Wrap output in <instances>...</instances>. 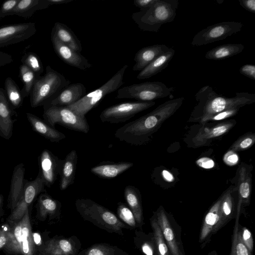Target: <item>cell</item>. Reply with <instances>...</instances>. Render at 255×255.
Wrapping results in <instances>:
<instances>
[{"label": "cell", "instance_id": "obj_1", "mask_svg": "<svg viewBox=\"0 0 255 255\" xmlns=\"http://www.w3.org/2000/svg\"><path fill=\"white\" fill-rule=\"evenodd\" d=\"M184 100V97H179L165 102L150 113L117 129L115 137L135 146L145 144L161 124L180 108Z\"/></svg>", "mask_w": 255, "mask_h": 255}, {"label": "cell", "instance_id": "obj_2", "mask_svg": "<svg viewBox=\"0 0 255 255\" xmlns=\"http://www.w3.org/2000/svg\"><path fill=\"white\" fill-rule=\"evenodd\" d=\"M195 97L198 104L194 113L200 114L199 118L202 124L208 117L215 114L231 109L241 108L255 102V94L237 92L235 96L228 98L217 94L208 85L201 88Z\"/></svg>", "mask_w": 255, "mask_h": 255}, {"label": "cell", "instance_id": "obj_3", "mask_svg": "<svg viewBox=\"0 0 255 255\" xmlns=\"http://www.w3.org/2000/svg\"><path fill=\"white\" fill-rule=\"evenodd\" d=\"M178 0H155L149 7L132 13L131 18L142 31L157 32L161 26L174 20Z\"/></svg>", "mask_w": 255, "mask_h": 255}, {"label": "cell", "instance_id": "obj_4", "mask_svg": "<svg viewBox=\"0 0 255 255\" xmlns=\"http://www.w3.org/2000/svg\"><path fill=\"white\" fill-rule=\"evenodd\" d=\"M77 212L85 220L107 232L123 235V229L128 228L112 211L87 198L77 199L75 201Z\"/></svg>", "mask_w": 255, "mask_h": 255}, {"label": "cell", "instance_id": "obj_5", "mask_svg": "<svg viewBox=\"0 0 255 255\" xmlns=\"http://www.w3.org/2000/svg\"><path fill=\"white\" fill-rule=\"evenodd\" d=\"M69 84L70 80L47 66L45 74L37 77L32 87L29 95L31 107L36 108L47 104Z\"/></svg>", "mask_w": 255, "mask_h": 255}, {"label": "cell", "instance_id": "obj_6", "mask_svg": "<svg viewBox=\"0 0 255 255\" xmlns=\"http://www.w3.org/2000/svg\"><path fill=\"white\" fill-rule=\"evenodd\" d=\"M128 67V65H124L102 86L66 107L79 116L85 117L86 115L96 107L104 97L118 90L123 85L124 75Z\"/></svg>", "mask_w": 255, "mask_h": 255}, {"label": "cell", "instance_id": "obj_7", "mask_svg": "<svg viewBox=\"0 0 255 255\" xmlns=\"http://www.w3.org/2000/svg\"><path fill=\"white\" fill-rule=\"evenodd\" d=\"M174 91L161 82H145L133 84L120 88L118 99H133L139 102H150L168 97Z\"/></svg>", "mask_w": 255, "mask_h": 255}, {"label": "cell", "instance_id": "obj_8", "mask_svg": "<svg viewBox=\"0 0 255 255\" xmlns=\"http://www.w3.org/2000/svg\"><path fill=\"white\" fill-rule=\"evenodd\" d=\"M43 118L48 124L55 128L59 124L68 129L87 133L90 126L86 117L77 115L66 107L45 105Z\"/></svg>", "mask_w": 255, "mask_h": 255}, {"label": "cell", "instance_id": "obj_9", "mask_svg": "<svg viewBox=\"0 0 255 255\" xmlns=\"http://www.w3.org/2000/svg\"><path fill=\"white\" fill-rule=\"evenodd\" d=\"M155 104L154 101L120 103L104 109L100 115V119L103 123H123L137 114L152 107Z\"/></svg>", "mask_w": 255, "mask_h": 255}, {"label": "cell", "instance_id": "obj_10", "mask_svg": "<svg viewBox=\"0 0 255 255\" xmlns=\"http://www.w3.org/2000/svg\"><path fill=\"white\" fill-rule=\"evenodd\" d=\"M243 27L240 22L224 21L208 26L198 32L191 43L192 46H202L225 39L240 32Z\"/></svg>", "mask_w": 255, "mask_h": 255}, {"label": "cell", "instance_id": "obj_11", "mask_svg": "<svg viewBox=\"0 0 255 255\" xmlns=\"http://www.w3.org/2000/svg\"><path fill=\"white\" fill-rule=\"evenodd\" d=\"M45 186L39 173L33 180H25L22 196L14 209L11 212L7 220L8 222L19 221L38 195L45 191Z\"/></svg>", "mask_w": 255, "mask_h": 255}, {"label": "cell", "instance_id": "obj_12", "mask_svg": "<svg viewBox=\"0 0 255 255\" xmlns=\"http://www.w3.org/2000/svg\"><path fill=\"white\" fill-rule=\"evenodd\" d=\"M35 23L26 22L0 27V48L25 41L36 32Z\"/></svg>", "mask_w": 255, "mask_h": 255}, {"label": "cell", "instance_id": "obj_13", "mask_svg": "<svg viewBox=\"0 0 255 255\" xmlns=\"http://www.w3.org/2000/svg\"><path fill=\"white\" fill-rule=\"evenodd\" d=\"M62 160L48 149L43 150L38 158L39 173L45 186L50 187L59 174Z\"/></svg>", "mask_w": 255, "mask_h": 255}, {"label": "cell", "instance_id": "obj_14", "mask_svg": "<svg viewBox=\"0 0 255 255\" xmlns=\"http://www.w3.org/2000/svg\"><path fill=\"white\" fill-rule=\"evenodd\" d=\"M51 40L55 53L65 63L82 70L92 67L88 60L80 53L63 44L53 35H51Z\"/></svg>", "mask_w": 255, "mask_h": 255}, {"label": "cell", "instance_id": "obj_15", "mask_svg": "<svg viewBox=\"0 0 255 255\" xmlns=\"http://www.w3.org/2000/svg\"><path fill=\"white\" fill-rule=\"evenodd\" d=\"M79 249L72 238H52L43 243L38 255H76Z\"/></svg>", "mask_w": 255, "mask_h": 255}, {"label": "cell", "instance_id": "obj_16", "mask_svg": "<svg viewBox=\"0 0 255 255\" xmlns=\"http://www.w3.org/2000/svg\"><path fill=\"white\" fill-rule=\"evenodd\" d=\"M86 94V88L82 83L71 84L63 89L54 98L44 106L66 107L78 101Z\"/></svg>", "mask_w": 255, "mask_h": 255}, {"label": "cell", "instance_id": "obj_17", "mask_svg": "<svg viewBox=\"0 0 255 255\" xmlns=\"http://www.w3.org/2000/svg\"><path fill=\"white\" fill-rule=\"evenodd\" d=\"M16 114L7 98L5 90L0 88V136L9 139L12 135L13 127L16 119H13Z\"/></svg>", "mask_w": 255, "mask_h": 255}, {"label": "cell", "instance_id": "obj_18", "mask_svg": "<svg viewBox=\"0 0 255 255\" xmlns=\"http://www.w3.org/2000/svg\"><path fill=\"white\" fill-rule=\"evenodd\" d=\"M25 167L23 163L16 165L13 171L7 207L12 212L20 199L24 186Z\"/></svg>", "mask_w": 255, "mask_h": 255}, {"label": "cell", "instance_id": "obj_19", "mask_svg": "<svg viewBox=\"0 0 255 255\" xmlns=\"http://www.w3.org/2000/svg\"><path fill=\"white\" fill-rule=\"evenodd\" d=\"M169 48L166 45L158 44L141 48L135 54L133 60L135 63L132 67V70L134 71H141Z\"/></svg>", "mask_w": 255, "mask_h": 255}, {"label": "cell", "instance_id": "obj_20", "mask_svg": "<svg viewBox=\"0 0 255 255\" xmlns=\"http://www.w3.org/2000/svg\"><path fill=\"white\" fill-rule=\"evenodd\" d=\"M78 155L75 150H72L62 160L59 170L60 188L62 191L66 190L74 182Z\"/></svg>", "mask_w": 255, "mask_h": 255}, {"label": "cell", "instance_id": "obj_21", "mask_svg": "<svg viewBox=\"0 0 255 255\" xmlns=\"http://www.w3.org/2000/svg\"><path fill=\"white\" fill-rule=\"evenodd\" d=\"M133 165V163L128 161H104L92 167L90 171L100 178L111 179L121 174Z\"/></svg>", "mask_w": 255, "mask_h": 255}, {"label": "cell", "instance_id": "obj_22", "mask_svg": "<svg viewBox=\"0 0 255 255\" xmlns=\"http://www.w3.org/2000/svg\"><path fill=\"white\" fill-rule=\"evenodd\" d=\"M26 115L33 130L51 142H58L66 138L64 133L52 127L35 115L26 113Z\"/></svg>", "mask_w": 255, "mask_h": 255}, {"label": "cell", "instance_id": "obj_23", "mask_svg": "<svg viewBox=\"0 0 255 255\" xmlns=\"http://www.w3.org/2000/svg\"><path fill=\"white\" fill-rule=\"evenodd\" d=\"M234 120L221 123L211 128H201L193 139L196 145H201L213 138L228 132L235 125Z\"/></svg>", "mask_w": 255, "mask_h": 255}, {"label": "cell", "instance_id": "obj_24", "mask_svg": "<svg viewBox=\"0 0 255 255\" xmlns=\"http://www.w3.org/2000/svg\"><path fill=\"white\" fill-rule=\"evenodd\" d=\"M239 200L237 205V217L239 216L241 207L243 203L250 201L252 192V177L247 167L242 163L239 171L238 182Z\"/></svg>", "mask_w": 255, "mask_h": 255}, {"label": "cell", "instance_id": "obj_25", "mask_svg": "<svg viewBox=\"0 0 255 255\" xmlns=\"http://www.w3.org/2000/svg\"><path fill=\"white\" fill-rule=\"evenodd\" d=\"M175 52L174 49L169 48L167 51L157 57L140 71L136 76L137 79L139 80L148 79L162 71L168 65Z\"/></svg>", "mask_w": 255, "mask_h": 255}, {"label": "cell", "instance_id": "obj_26", "mask_svg": "<svg viewBox=\"0 0 255 255\" xmlns=\"http://www.w3.org/2000/svg\"><path fill=\"white\" fill-rule=\"evenodd\" d=\"M51 35L55 36L60 42L75 51L80 53L82 44L72 29L66 24L59 22L54 23Z\"/></svg>", "mask_w": 255, "mask_h": 255}, {"label": "cell", "instance_id": "obj_27", "mask_svg": "<svg viewBox=\"0 0 255 255\" xmlns=\"http://www.w3.org/2000/svg\"><path fill=\"white\" fill-rule=\"evenodd\" d=\"M37 214L41 219L47 216L53 217L59 214L61 203L46 193H42L38 196L37 203Z\"/></svg>", "mask_w": 255, "mask_h": 255}, {"label": "cell", "instance_id": "obj_28", "mask_svg": "<svg viewBox=\"0 0 255 255\" xmlns=\"http://www.w3.org/2000/svg\"><path fill=\"white\" fill-rule=\"evenodd\" d=\"M20 220L21 224V255H36L28 209L26 210L23 216Z\"/></svg>", "mask_w": 255, "mask_h": 255}, {"label": "cell", "instance_id": "obj_29", "mask_svg": "<svg viewBox=\"0 0 255 255\" xmlns=\"http://www.w3.org/2000/svg\"><path fill=\"white\" fill-rule=\"evenodd\" d=\"M156 221L172 255H181L175 235L163 209H160L157 212Z\"/></svg>", "mask_w": 255, "mask_h": 255}, {"label": "cell", "instance_id": "obj_30", "mask_svg": "<svg viewBox=\"0 0 255 255\" xmlns=\"http://www.w3.org/2000/svg\"><path fill=\"white\" fill-rule=\"evenodd\" d=\"M47 0H19L12 12V15L29 18L37 10L50 6Z\"/></svg>", "mask_w": 255, "mask_h": 255}, {"label": "cell", "instance_id": "obj_31", "mask_svg": "<svg viewBox=\"0 0 255 255\" xmlns=\"http://www.w3.org/2000/svg\"><path fill=\"white\" fill-rule=\"evenodd\" d=\"M124 197L133 214L136 224H141L143 221V213L138 189L132 185L127 186L124 189Z\"/></svg>", "mask_w": 255, "mask_h": 255}, {"label": "cell", "instance_id": "obj_32", "mask_svg": "<svg viewBox=\"0 0 255 255\" xmlns=\"http://www.w3.org/2000/svg\"><path fill=\"white\" fill-rule=\"evenodd\" d=\"M245 46L241 43L223 44L208 51L205 57L207 59L221 60L241 53Z\"/></svg>", "mask_w": 255, "mask_h": 255}, {"label": "cell", "instance_id": "obj_33", "mask_svg": "<svg viewBox=\"0 0 255 255\" xmlns=\"http://www.w3.org/2000/svg\"><path fill=\"white\" fill-rule=\"evenodd\" d=\"M234 188L231 187L220 198L219 209V220L213 232H215L223 226L231 218L233 209V199L232 193Z\"/></svg>", "mask_w": 255, "mask_h": 255}, {"label": "cell", "instance_id": "obj_34", "mask_svg": "<svg viewBox=\"0 0 255 255\" xmlns=\"http://www.w3.org/2000/svg\"><path fill=\"white\" fill-rule=\"evenodd\" d=\"M220 198L212 206L206 214L200 235V242L204 241L213 232L219 220Z\"/></svg>", "mask_w": 255, "mask_h": 255}, {"label": "cell", "instance_id": "obj_35", "mask_svg": "<svg viewBox=\"0 0 255 255\" xmlns=\"http://www.w3.org/2000/svg\"><path fill=\"white\" fill-rule=\"evenodd\" d=\"M10 225V239L5 250L12 255H21V224L19 220L16 222H9Z\"/></svg>", "mask_w": 255, "mask_h": 255}, {"label": "cell", "instance_id": "obj_36", "mask_svg": "<svg viewBox=\"0 0 255 255\" xmlns=\"http://www.w3.org/2000/svg\"><path fill=\"white\" fill-rule=\"evenodd\" d=\"M4 89L7 98L13 110L20 107L24 99L21 90L10 77H7L4 82Z\"/></svg>", "mask_w": 255, "mask_h": 255}, {"label": "cell", "instance_id": "obj_37", "mask_svg": "<svg viewBox=\"0 0 255 255\" xmlns=\"http://www.w3.org/2000/svg\"><path fill=\"white\" fill-rule=\"evenodd\" d=\"M19 76L23 84L21 92L23 98H24L30 95L37 77L24 64H21L19 67Z\"/></svg>", "mask_w": 255, "mask_h": 255}, {"label": "cell", "instance_id": "obj_38", "mask_svg": "<svg viewBox=\"0 0 255 255\" xmlns=\"http://www.w3.org/2000/svg\"><path fill=\"white\" fill-rule=\"evenodd\" d=\"M22 64L26 65L38 77L44 71L42 63L38 55L32 52L25 53L21 58Z\"/></svg>", "mask_w": 255, "mask_h": 255}, {"label": "cell", "instance_id": "obj_39", "mask_svg": "<svg viewBox=\"0 0 255 255\" xmlns=\"http://www.w3.org/2000/svg\"><path fill=\"white\" fill-rule=\"evenodd\" d=\"M123 253L117 247L105 244H96L87 250L85 255H119Z\"/></svg>", "mask_w": 255, "mask_h": 255}, {"label": "cell", "instance_id": "obj_40", "mask_svg": "<svg viewBox=\"0 0 255 255\" xmlns=\"http://www.w3.org/2000/svg\"><path fill=\"white\" fill-rule=\"evenodd\" d=\"M153 231L154 240L157 246L158 255H169L167 246H166L161 229L156 219H153L151 222Z\"/></svg>", "mask_w": 255, "mask_h": 255}, {"label": "cell", "instance_id": "obj_41", "mask_svg": "<svg viewBox=\"0 0 255 255\" xmlns=\"http://www.w3.org/2000/svg\"><path fill=\"white\" fill-rule=\"evenodd\" d=\"M238 219L239 218L237 217L231 250L233 251L234 255H251V253L241 241L238 235Z\"/></svg>", "mask_w": 255, "mask_h": 255}, {"label": "cell", "instance_id": "obj_42", "mask_svg": "<svg viewBox=\"0 0 255 255\" xmlns=\"http://www.w3.org/2000/svg\"><path fill=\"white\" fill-rule=\"evenodd\" d=\"M255 142V134L247 133L240 137L230 146L229 149L235 152L245 150L252 147Z\"/></svg>", "mask_w": 255, "mask_h": 255}, {"label": "cell", "instance_id": "obj_43", "mask_svg": "<svg viewBox=\"0 0 255 255\" xmlns=\"http://www.w3.org/2000/svg\"><path fill=\"white\" fill-rule=\"evenodd\" d=\"M117 214L120 219L126 225L134 228L136 226V222L134 216L131 210L124 203L119 202L117 208Z\"/></svg>", "mask_w": 255, "mask_h": 255}, {"label": "cell", "instance_id": "obj_44", "mask_svg": "<svg viewBox=\"0 0 255 255\" xmlns=\"http://www.w3.org/2000/svg\"><path fill=\"white\" fill-rule=\"evenodd\" d=\"M240 108H233L225 110L215 114L208 117L204 122V124L209 121H221L236 115Z\"/></svg>", "mask_w": 255, "mask_h": 255}, {"label": "cell", "instance_id": "obj_45", "mask_svg": "<svg viewBox=\"0 0 255 255\" xmlns=\"http://www.w3.org/2000/svg\"><path fill=\"white\" fill-rule=\"evenodd\" d=\"M238 234L241 241L251 253L253 250L254 242L252 233L250 230L246 227H243L240 231L238 230Z\"/></svg>", "mask_w": 255, "mask_h": 255}, {"label": "cell", "instance_id": "obj_46", "mask_svg": "<svg viewBox=\"0 0 255 255\" xmlns=\"http://www.w3.org/2000/svg\"><path fill=\"white\" fill-rule=\"evenodd\" d=\"M19 0H8L3 2L0 8V20L12 15V12Z\"/></svg>", "mask_w": 255, "mask_h": 255}, {"label": "cell", "instance_id": "obj_47", "mask_svg": "<svg viewBox=\"0 0 255 255\" xmlns=\"http://www.w3.org/2000/svg\"><path fill=\"white\" fill-rule=\"evenodd\" d=\"M10 225L4 224L0 228V250L4 249L8 245L10 239Z\"/></svg>", "mask_w": 255, "mask_h": 255}, {"label": "cell", "instance_id": "obj_48", "mask_svg": "<svg viewBox=\"0 0 255 255\" xmlns=\"http://www.w3.org/2000/svg\"><path fill=\"white\" fill-rule=\"evenodd\" d=\"M223 159L227 165L234 166L238 163L239 157L235 151L229 149L224 154Z\"/></svg>", "mask_w": 255, "mask_h": 255}, {"label": "cell", "instance_id": "obj_49", "mask_svg": "<svg viewBox=\"0 0 255 255\" xmlns=\"http://www.w3.org/2000/svg\"><path fill=\"white\" fill-rule=\"evenodd\" d=\"M240 73L250 79L255 80V65L249 64L244 65L240 68Z\"/></svg>", "mask_w": 255, "mask_h": 255}, {"label": "cell", "instance_id": "obj_50", "mask_svg": "<svg viewBox=\"0 0 255 255\" xmlns=\"http://www.w3.org/2000/svg\"><path fill=\"white\" fill-rule=\"evenodd\" d=\"M196 163L200 167L209 169L213 168L215 165L214 161L209 157H203L196 161Z\"/></svg>", "mask_w": 255, "mask_h": 255}, {"label": "cell", "instance_id": "obj_51", "mask_svg": "<svg viewBox=\"0 0 255 255\" xmlns=\"http://www.w3.org/2000/svg\"><path fill=\"white\" fill-rule=\"evenodd\" d=\"M241 6L250 12L255 13V0H238Z\"/></svg>", "mask_w": 255, "mask_h": 255}, {"label": "cell", "instance_id": "obj_52", "mask_svg": "<svg viewBox=\"0 0 255 255\" xmlns=\"http://www.w3.org/2000/svg\"><path fill=\"white\" fill-rule=\"evenodd\" d=\"M155 0H134L133 5L138 7L140 10L149 7Z\"/></svg>", "mask_w": 255, "mask_h": 255}, {"label": "cell", "instance_id": "obj_53", "mask_svg": "<svg viewBox=\"0 0 255 255\" xmlns=\"http://www.w3.org/2000/svg\"><path fill=\"white\" fill-rule=\"evenodd\" d=\"M12 61L13 59L11 55L0 51V67L9 64Z\"/></svg>", "mask_w": 255, "mask_h": 255}, {"label": "cell", "instance_id": "obj_54", "mask_svg": "<svg viewBox=\"0 0 255 255\" xmlns=\"http://www.w3.org/2000/svg\"><path fill=\"white\" fill-rule=\"evenodd\" d=\"M141 250L146 255H154L153 250L152 247L147 242H145L142 245Z\"/></svg>", "mask_w": 255, "mask_h": 255}, {"label": "cell", "instance_id": "obj_55", "mask_svg": "<svg viewBox=\"0 0 255 255\" xmlns=\"http://www.w3.org/2000/svg\"><path fill=\"white\" fill-rule=\"evenodd\" d=\"M162 175L165 180L171 182L174 180V176L169 171L163 170L162 172Z\"/></svg>", "mask_w": 255, "mask_h": 255}, {"label": "cell", "instance_id": "obj_56", "mask_svg": "<svg viewBox=\"0 0 255 255\" xmlns=\"http://www.w3.org/2000/svg\"><path fill=\"white\" fill-rule=\"evenodd\" d=\"M73 0H47L50 5L62 4L69 2Z\"/></svg>", "mask_w": 255, "mask_h": 255}, {"label": "cell", "instance_id": "obj_57", "mask_svg": "<svg viewBox=\"0 0 255 255\" xmlns=\"http://www.w3.org/2000/svg\"><path fill=\"white\" fill-rule=\"evenodd\" d=\"M3 201V197L2 194H0V212L2 209Z\"/></svg>", "mask_w": 255, "mask_h": 255}, {"label": "cell", "instance_id": "obj_58", "mask_svg": "<svg viewBox=\"0 0 255 255\" xmlns=\"http://www.w3.org/2000/svg\"><path fill=\"white\" fill-rule=\"evenodd\" d=\"M119 255H128L126 253H123L122 254Z\"/></svg>", "mask_w": 255, "mask_h": 255}, {"label": "cell", "instance_id": "obj_59", "mask_svg": "<svg viewBox=\"0 0 255 255\" xmlns=\"http://www.w3.org/2000/svg\"><path fill=\"white\" fill-rule=\"evenodd\" d=\"M230 255H234L233 252V251L232 250H231V252Z\"/></svg>", "mask_w": 255, "mask_h": 255}]
</instances>
